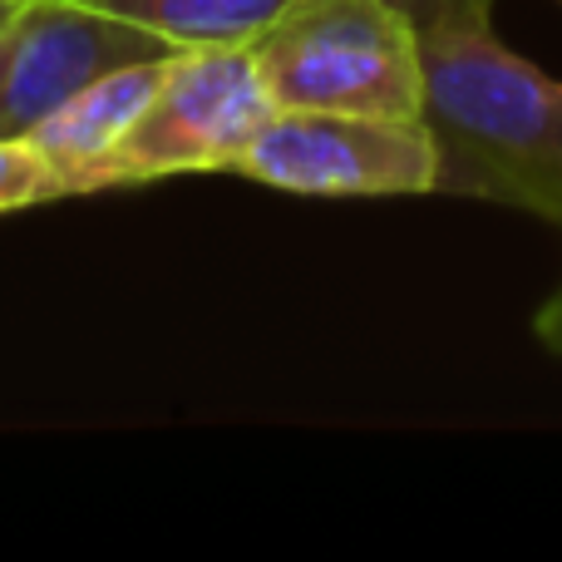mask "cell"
Segmentation results:
<instances>
[{
    "label": "cell",
    "instance_id": "7a4b0ae2",
    "mask_svg": "<svg viewBox=\"0 0 562 562\" xmlns=\"http://www.w3.org/2000/svg\"><path fill=\"white\" fill-rule=\"evenodd\" d=\"M247 49L277 109L425 119L419 25L390 0H291Z\"/></svg>",
    "mask_w": 562,
    "mask_h": 562
},
{
    "label": "cell",
    "instance_id": "52a82bcc",
    "mask_svg": "<svg viewBox=\"0 0 562 562\" xmlns=\"http://www.w3.org/2000/svg\"><path fill=\"white\" fill-rule=\"evenodd\" d=\"M85 5L134 20V25L154 30L178 49H203L252 45L291 0H85Z\"/></svg>",
    "mask_w": 562,
    "mask_h": 562
},
{
    "label": "cell",
    "instance_id": "277c9868",
    "mask_svg": "<svg viewBox=\"0 0 562 562\" xmlns=\"http://www.w3.org/2000/svg\"><path fill=\"white\" fill-rule=\"evenodd\" d=\"M233 173L306 198L435 193L439 148L425 119L277 109L233 158Z\"/></svg>",
    "mask_w": 562,
    "mask_h": 562
},
{
    "label": "cell",
    "instance_id": "8fae6325",
    "mask_svg": "<svg viewBox=\"0 0 562 562\" xmlns=\"http://www.w3.org/2000/svg\"><path fill=\"white\" fill-rule=\"evenodd\" d=\"M15 5H20V0H0V25L10 20V10H15Z\"/></svg>",
    "mask_w": 562,
    "mask_h": 562
},
{
    "label": "cell",
    "instance_id": "7c38bea8",
    "mask_svg": "<svg viewBox=\"0 0 562 562\" xmlns=\"http://www.w3.org/2000/svg\"><path fill=\"white\" fill-rule=\"evenodd\" d=\"M558 5H562V0H558Z\"/></svg>",
    "mask_w": 562,
    "mask_h": 562
},
{
    "label": "cell",
    "instance_id": "5b68a950",
    "mask_svg": "<svg viewBox=\"0 0 562 562\" xmlns=\"http://www.w3.org/2000/svg\"><path fill=\"white\" fill-rule=\"evenodd\" d=\"M164 55L178 45L85 0H20L0 25V144H25L79 89Z\"/></svg>",
    "mask_w": 562,
    "mask_h": 562
},
{
    "label": "cell",
    "instance_id": "6da1fadb",
    "mask_svg": "<svg viewBox=\"0 0 562 562\" xmlns=\"http://www.w3.org/2000/svg\"><path fill=\"white\" fill-rule=\"evenodd\" d=\"M435 193L484 198L562 227V79L494 35L488 15L419 30Z\"/></svg>",
    "mask_w": 562,
    "mask_h": 562
},
{
    "label": "cell",
    "instance_id": "8992f818",
    "mask_svg": "<svg viewBox=\"0 0 562 562\" xmlns=\"http://www.w3.org/2000/svg\"><path fill=\"white\" fill-rule=\"evenodd\" d=\"M168 59H138V65H124L114 75L94 79L89 89H79L65 109L45 119L35 134L25 138L45 168L55 173L59 193H99V164L114 154V144L134 128V119L144 114V104L154 99L158 79H164Z\"/></svg>",
    "mask_w": 562,
    "mask_h": 562
},
{
    "label": "cell",
    "instance_id": "ba28073f",
    "mask_svg": "<svg viewBox=\"0 0 562 562\" xmlns=\"http://www.w3.org/2000/svg\"><path fill=\"white\" fill-rule=\"evenodd\" d=\"M59 183L45 168V158L30 144H0V213H20V207L55 203Z\"/></svg>",
    "mask_w": 562,
    "mask_h": 562
},
{
    "label": "cell",
    "instance_id": "9c48e42d",
    "mask_svg": "<svg viewBox=\"0 0 562 562\" xmlns=\"http://www.w3.org/2000/svg\"><path fill=\"white\" fill-rule=\"evenodd\" d=\"M395 10H405L419 30L439 25V20H459V15H488L494 0H390Z\"/></svg>",
    "mask_w": 562,
    "mask_h": 562
},
{
    "label": "cell",
    "instance_id": "30bf717a",
    "mask_svg": "<svg viewBox=\"0 0 562 562\" xmlns=\"http://www.w3.org/2000/svg\"><path fill=\"white\" fill-rule=\"evenodd\" d=\"M533 340L548 356H562V281L548 291V301L533 311Z\"/></svg>",
    "mask_w": 562,
    "mask_h": 562
},
{
    "label": "cell",
    "instance_id": "3957f363",
    "mask_svg": "<svg viewBox=\"0 0 562 562\" xmlns=\"http://www.w3.org/2000/svg\"><path fill=\"white\" fill-rule=\"evenodd\" d=\"M272 114L277 104L247 45L178 49L144 114L99 164V188H134L178 173H233V158Z\"/></svg>",
    "mask_w": 562,
    "mask_h": 562
}]
</instances>
